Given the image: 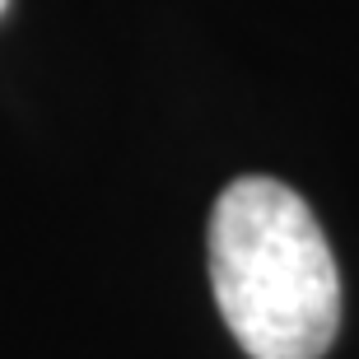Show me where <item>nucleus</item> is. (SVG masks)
<instances>
[{
    "mask_svg": "<svg viewBox=\"0 0 359 359\" xmlns=\"http://www.w3.org/2000/svg\"><path fill=\"white\" fill-rule=\"evenodd\" d=\"M210 285L252 359H322L341 327V276L327 233L294 187L238 177L210 215Z\"/></svg>",
    "mask_w": 359,
    "mask_h": 359,
    "instance_id": "1",
    "label": "nucleus"
},
{
    "mask_svg": "<svg viewBox=\"0 0 359 359\" xmlns=\"http://www.w3.org/2000/svg\"><path fill=\"white\" fill-rule=\"evenodd\" d=\"M5 5H10V0H0V14H5Z\"/></svg>",
    "mask_w": 359,
    "mask_h": 359,
    "instance_id": "2",
    "label": "nucleus"
}]
</instances>
